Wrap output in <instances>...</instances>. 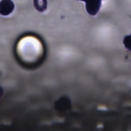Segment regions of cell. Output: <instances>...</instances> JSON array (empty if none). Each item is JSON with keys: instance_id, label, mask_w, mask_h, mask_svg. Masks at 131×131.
<instances>
[{"instance_id": "obj_1", "label": "cell", "mask_w": 131, "mask_h": 131, "mask_svg": "<svg viewBox=\"0 0 131 131\" xmlns=\"http://www.w3.org/2000/svg\"><path fill=\"white\" fill-rule=\"evenodd\" d=\"M17 54L20 61L24 63H37L43 54V46L41 41L36 37L26 36L18 42Z\"/></svg>"}, {"instance_id": "obj_2", "label": "cell", "mask_w": 131, "mask_h": 131, "mask_svg": "<svg viewBox=\"0 0 131 131\" xmlns=\"http://www.w3.org/2000/svg\"><path fill=\"white\" fill-rule=\"evenodd\" d=\"M15 5L12 0H2L0 3V14L1 15L6 16L14 11Z\"/></svg>"}, {"instance_id": "obj_3", "label": "cell", "mask_w": 131, "mask_h": 131, "mask_svg": "<svg viewBox=\"0 0 131 131\" xmlns=\"http://www.w3.org/2000/svg\"><path fill=\"white\" fill-rule=\"evenodd\" d=\"M34 6L40 12H43L47 9V0H33Z\"/></svg>"}, {"instance_id": "obj_4", "label": "cell", "mask_w": 131, "mask_h": 131, "mask_svg": "<svg viewBox=\"0 0 131 131\" xmlns=\"http://www.w3.org/2000/svg\"><path fill=\"white\" fill-rule=\"evenodd\" d=\"M124 43L125 47L131 51V35L130 36H127L124 38Z\"/></svg>"}, {"instance_id": "obj_5", "label": "cell", "mask_w": 131, "mask_h": 131, "mask_svg": "<svg viewBox=\"0 0 131 131\" xmlns=\"http://www.w3.org/2000/svg\"><path fill=\"white\" fill-rule=\"evenodd\" d=\"M78 1H84V2H86L88 0H78Z\"/></svg>"}, {"instance_id": "obj_6", "label": "cell", "mask_w": 131, "mask_h": 131, "mask_svg": "<svg viewBox=\"0 0 131 131\" xmlns=\"http://www.w3.org/2000/svg\"><path fill=\"white\" fill-rule=\"evenodd\" d=\"M101 1H102V0H101Z\"/></svg>"}]
</instances>
